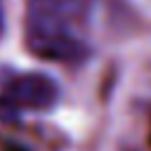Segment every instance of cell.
Wrapping results in <instances>:
<instances>
[{
  "label": "cell",
  "instance_id": "6da1fadb",
  "mask_svg": "<svg viewBox=\"0 0 151 151\" xmlns=\"http://www.w3.org/2000/svg\"><path fill=\"white\" fill-rule=\"evenodd\" d=\"M26 45L40 59L64 61V64L83 61L90 52L87 45L68 31V24L42 19V17H31V14H28Z\"/></svg>",
  "mask_w": 151,
  "mask_h": 151
},
{
  "label": "cell",
  "instance_id": "7a4b0ae2",
  "mask_svg": "<svg viewBox=\"0 0 151 151\" xmlns=\"http://www.w3.org/2000/svg\"><path fill=\"white\" fill-rule=\"evenodd\" d=\"M2 99L12 111H47L57 104L59 87L45 73H24L5 85Z\"/></svg>",
  "mask_w": 151,
  "mask_h": 151
},
{
  "label": "cell",
  "instance_id": "277c9868",
  "mask_svg": "<svg viewBox=\"0 0 151 151\" xmlns=\"http://www.w3.org/2000/svg\"><path fill=\"white\" fill-rule=\"evenodd\" d=\"M5 33V9H2V2H0V35Z\"/></svg>",
  "mask_w": 151,
  "mask_h": 151
},
{
  "label": "cell",
  "instance_id": "3957f363",
  "mask_svg": "<svg viewBox=\"0 0 151 151\" xmlns=\"http://www.w3.org/2000/svg\"><path fill=\"white\" fill-rule=\"evenodd\" d=\"M28 5H31V17L71 24L87 14L92 0H28Z\"/></svg>",
  "mask_w": 151,
  "mask_h": 151
}]
</instances>
